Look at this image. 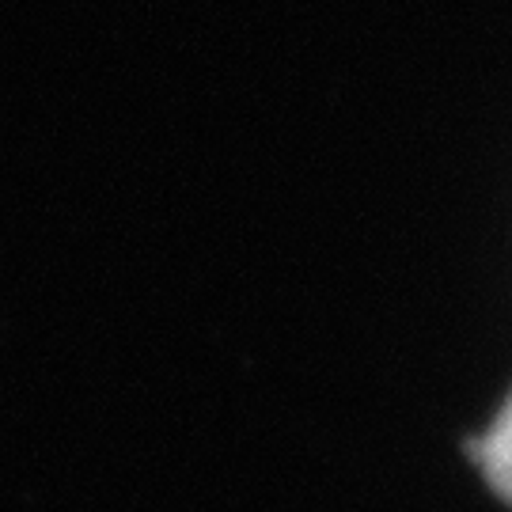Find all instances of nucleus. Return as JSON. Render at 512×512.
Returning <instances> with one entry per match:
<instances>
[{
    "label": "nucleus",
    "mask_w": 512,
    "mask_h": 512,
    "mask_svg": "<svg viewBox=\"0 0 512 512\" xmlns=\"http://www.w3.org/2000/svg\"><path fill=\"white\" fill-rule=\"evenodd\" d=\"M478 463H482V471L497 494L512 501V399L478 444Z\"/></svg>",
    "instance_id": "nucleus-1"
}]
</instances>
